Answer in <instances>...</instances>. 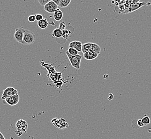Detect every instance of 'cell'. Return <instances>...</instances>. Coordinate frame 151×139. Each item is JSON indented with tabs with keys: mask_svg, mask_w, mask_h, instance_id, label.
I'll return each mask as SVG.
<instances>
[{
	"mask_svg": "<svg viewBox=\"0 0 151 139\" xmlns=\"http://www.w3.org/2000/svg\"><path fill=\"white\" fill-rule=\"evenodd\" d=\"M89 51H94L98 54H100L101 52V47L95 43L87 42L84 43L82 45V53L84 54Z\"/></svg>",
	"mask_w": 151,
	"mask_h": 139,
	"instance_id": "1",
	"label": "cell"
},
{
	"mask_svg": "<svg viewBox=\"0 0 151 139\" xmlns=\"http://www.w3.org/2000/svg\"><path fill=\"white\" fill-rule=\"evenodd\" d=\"M66 55H67L68 57L69 58V60L71 66L76 69H81V63L82 59V56L79 54L77 55H74V56L71 55L68 53V51H66Z\"/></svg>",
	"mask_w": 151,
	"mask_h": 139,
	"instance_id": "2",
	"label": "cell"
},
{
	"mask_svg": "<svg viewBox=\"0 0 151 139\" xmlns=\"http://www.w3.org/2000/svg\"><path fill=\"white\" fill-rule=\"evenodd\" d=\"M36 40L34 33L29 29H25L23 37V45H32Z\"/></svg>",
	"mask_w": 151,
	"mask_h": 139,
	"instance_id": "3",
	"label": "cell"
},
{
	"mask_svg": "<svg viewBox=\"0 0 151 139\" xmlns=\"http://www.w3.org/2000/svg\"><path fill=\"white\" fill-rule=\"evenodd\" d=\"M16 94H18V90L17 89L12 87H8L3 90L1 98L2 100H5V99L9 98Z\"/></svg>",
	"mask_w": 151,
	"mask_h": 139,
	"instance_id": "4",
	"label": "cell"
},
{
	"mask_svg": "<svg viewBox=\"0 0 151 139\" xmlns=\"http://www.w3.org/2000/svg\"><path fill=\"white\" fill-rule=\"evenodd\" d=\"M25 29L20 27L15 29V32L13 34L14 39L17 42L23 45V37Z\"/></svg>",
	"mask_w": 151,
	"mask_h": 139,
	"instance_id": "5",
	"label": "cell"
},
{
	"mask_svg": "<svg viewBox=\"0 0 151 139\" xmlns=\"http://www.w3.org/2000/svg\"><path fill=\"white\" fill-rule=\"evenodd\" d=\"M17 130L20 131L22 133H25L28 128V123L23 119H19L16 124Z\"/></svg>",
	"mask_w": 151,
	"mask_h": 139,
	"instance_id": "6",
	"label": "cell"
},
{
	"mask_svg": "<svg viewBox=\"0 0 151 139\" xmlns=\"http://www.w3.org/2000/svg\"><path fill=\"white\" fill-rule=\"evenodd\" d=\"M147 4V3L146 2H137L135 3L134 4H131L129 5L128 8L127 9V10H125L124 12H123L122 13H131V12H134L136 10L139 9L140 8H141L142 7H143L144 5H146Z\"/></svg>",
	"mask_w": 151,
	"mask_h": 139,
	"instance_id": "7",
	"label": "cell"
},
{
	"mask_svg": "<svg viewBox=\"0 0 151 139\" xmlns=\"http://www.w3.org/2000/svg\"><path fill=\"white\" fill-rule=\"evenodd\" d=\"M20 98L18 94H16L14 96H12L9 98L5 99L4 101L8 105L10 106H15L17 105L19 102Z\"/></svg>",
	"mask_w": 151,
	"mask_h": 139,
	"instance_id": "8",
	"label": "cell"
},
{
	"mask_svg": "<svg viewBox=\"0 0 151 139\" xmlns=\"http://www.w3.org/2000/svg\"><path fill=\"white\" fill-rule=\"evenodd\" d=\"M82 45H83L81 41H74L70 43L69 47L76 49L78 52H82Z\"/></svg>",
	"mask_w": 151,
	"mask_h": 139,
	"instance_id": "9",
	"label": "cell"
},
{
	"mask_svg": "<svg viewBox=\"0 0 151 139\" xmlns=\"http://www.w3.org/2000/svg\"><path fill=\"white\" fill-rule=\"evenodd\" d=\"M98 56H99L98 53H95L94 51H89L86 52L85 53H84V58L86 60H89V61L93 60L94 59L98 57Z\"/></svg>",
	"mask_w": 151,
	"mask_h": 139,
	"instance_id": "10",
	"label": "cell"
},
{
	"mask_svg": "<svg viewBox=\"0 0 151 139\" xmlns=\"http://www.w3.org/2000/svg\"><path fill=\"white\" fill-rule=\"evenodd\" d=\"M63 17V12L60 9H57L54 13L53 18L56 21H61Z\"/></svg>",
	"mask_w": 151,
	"mask_h": 139,
	"instance_id": "11",
	"label": "cell"
},
{
	"mask_svg": "<svg viewBox=\"0 0 151 139\" xmlns=\"http://www.w3.org/2000/svg\"><path fill=\"white\" fill-rule=\"evenodd\" d=\"M38 26L40 29H45L48 26V22L46 19H43L39 21H38Z\"/></svg>",
	"mask_w": 151,
	"mask_h": 139,
	"instance_id": "12",
	"label": "cell"
},
{
	"mask_svg": "<svg viewBox=\"0 0 151 139\" xmlns=\"http://www.w3.org/2000/svg\"><path fill=\"white\" fill-rule=\"evenodd\" d=\"M52 35L53 37H55L60 38L62 37V31L58 28L55 29L53 30V32L52 33Z\"/></svg>",
	"mask_w": 151,
	"mask_h": 139,
	"instance_id": "13",
	"label": "cell"
},
{
	"mask_svg": "<svg viewBox=\"0 0 151 139\" xmlns=\"http://www.w3.org/2000/svg\"><path fill=\"white\" fill-rule=\"evenodd\" d=\"M71 2V0H60L58 6L61 8H65L68 7Z\"/></svg>",
	"mask_w": 151,
	"mask_h": 139,
	"instance_id": "14",
	"label": "cell"
},
{
	"mask_svg": "<svg viewBox=\"0 0 151 139\" xmlns=\"http://www.w3.org/2000/svg\"><path fill=\"white\" fill-rule=\"evenodd\" d=\"M44 7L45 11L49 13H54V12L55 11L49 3L46 4Z\"/></svg>",
	"mask_w": 151,
	"mask_h": 139,
	"instance_id": "15",
	"label": "cell"
},
{
	"mask_svg": "<svg viewBox=\"0 0 151 139\" xmlns=\"http://www.w3.org/2000/svg\"><path fill=\"white\" fill-rule=\"evenodd\" d=\"M71 32L68 29H64L63 31H62V37L63 39H64L65 40H68L70 37V34H71Z\"/></svg>",
	"mask_w": 151,
	"mask_h": 139,
	"instance_id": "16",
	"label": "cell"
},
{
	"mask_svg": "<svg viewBox=\"0 0 151 139\" xmlns=\"http://www.w3.org/2000/svg\"><path fill=\"white\" fill-rule=\"evenodd\" d=\"M142 119V122L143 123V124L144 125H147L148 124H150L151 123V120L150 117L147 116V115H145V116L143 117V118L141 119Z\"/></svg>",
	"mask_w": 151,
	"mask_h": 139,
	"instance_id": "17",
	"label": "cell"
},
{
	"mask_svg": "<svg viewBox=\"0 0 151 139\" xmlns=\"http://www.w3.org/2000/svg\"><path fill=\"white\" fill-rule=\"evenodd\" d=\"M68 51L69 54H70L71 55H72V56L78 55V53H79L77 50H76V49L71 48H69V49L68 50Z\"/></svg>",
	"mask_w": 151,
	"mask_h": 139,
	"instance_id": "18",
	"label": "cell"
},
{
	"mask_svg": "<svg viewBox=\"0 0 151 139\" xmlns=\"http://www.w3.org/2000/svg\"><path fill=\"white\" fill-rule=\"evenodd\" d=\"M48 3L51 5V7L53 8L55 11H56L58 9V5L54 2L53 1H50Z\"/></svg>",
	"mask_w": 151,
	"mask_h": 139,
	"instance_id": "19",
	"label": "cell"
},
{
	"mask_svg": "<svg viewBox=\"0 0 151 139\" xmlns=\"http://www.w3.org/2000/svg\"><path fill=\"white\" fill-rule=\"evenodd\" d=\"M28 21H29V22H30V23H34L35 21H36V15H30V16L28 17Z\"/></svg>",
	"mask_w": 151,
	"mask_h": 139,
	"instance_id": "20",
	"label": "cell"
},
{
	"mask_svg": "<svg viewBox=\"0 0 151 139\" xmlns=\"http://www.w3.org/2000/svg\"><path fill=\"white\" fill-rule=\"evenodd\" d=\"M50 0H39L38 2L41 5V6L44 7L46 4H47L49 3Z\"/></svg>",
	"mask_w": 151,
	"mask_h": 139,
	"instance_id": "21",
	"label": "cell"
},
{
	"mask_svg": "<svg viewBox=\"0 0 151 139\" xmlns=\"http://www.w3.org/2000/svg\"><path fill=\"white\" fill-rule=\"evenodd\" d=\"M65 27H66V25H65V23L64 21H62L61 23L60 24L59 27L58 28L60 29L62 31H63L65 29Z\"/></svg>",
	"mask_w": 151,
	"mask_h": 139,
	"instance_id": "22",
	"label": "cell"
},
{
	"mask_svg": "<svg viewBox=\"0 0 151 139\" xmlns=\"http://www.w3.org/2000/svg\"><path fill=\"white\" fill-rule=\"evenodd\" d=\"M36 21H39L44 19L43 16L41 14H39V13L36 15Z\"/></svg>",
	"mask_w": 151,
	"mask_h": 139,
	"instance_id": "23",
	"label": "cell"
},
{
	"mask_svg": "<svg viewBox=\"0 0 151 139\" xmlns=\"http://www.w3.org/2000/svg\"><path fill=\"white\" fill-rule=\"evenodd\" d=\"M137 125H138V126L140 127H142L145 126V125L143 124V123H142V119H138V121H137Z\"/></svg>",
	"mask_w": 151,
	"mask_h": 139,
	"instance_id": "24",
	"label": "cell"
},
{
	"mask_svg": "<svg viewBox=\"0 0 151 139\" xmlns=\"http://www.w3.org/2000/svg\"><path fill=\"white\" fill-rule=\"evenodd\" d=\"M53 1L56 4H57V5H58L60 2V0H53Z\"/></svg>",
	"mask_w": 151,
	"mask_h": 139,
	"instance_id": "25",
	"label": "cell"
},
{
	"mask_svg": "<svg viewBox=\"0 0 151 139\" xmlns=\"http://www.w3.org/2000/svg\"><path fill=\"white\" fill-rule=\"evenodd\" d=\"M0 139H5L4 138V135L0 132Z\"/></svg>",
	"mask_w": 151,
	"mask_h": 139,
	"instance_id": "26",
	"label": "cell"
}]
</instances>
